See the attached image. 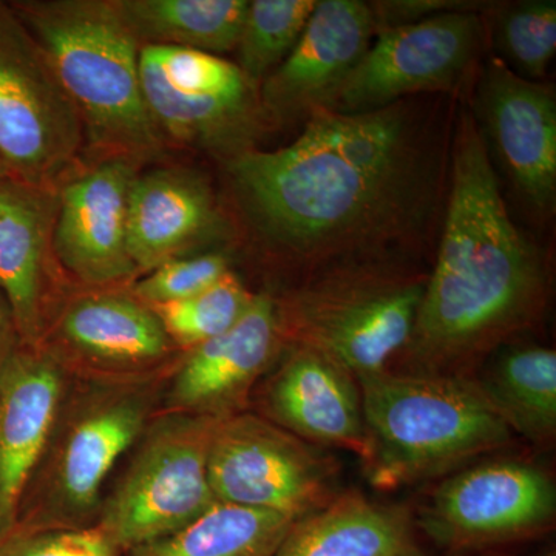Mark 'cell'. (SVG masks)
Listing matches in <instances>:
<instances>
[{
    "label": "cell",
    "mask_w": 556,
    "mask_h": 556,
    "mask_svg": "<svg viewBox=\"0 0 556 556\" xmlns=\"http://www.w3.org/2000/svg\"><path fill=\"white\" fill-rule=\"evenodd\" d=\"M402 102L375 112L320 110L287 148L248 150L230 175L260 232L292 257L356 265L415 236L439 186V153Z\"/></svg>",
    "instance_id": "obj_1"
},
{
    "label": "cell",
    "mask_w": 556,
    "mask_h": 556,
    "mask_svg": "<svg viewBox=\"0 0 556 556\" xmlns=\"http://www.w3.org/2000/svg\"><path fill=\"white\" fill-rule=\"evenodd\" d=\"M548 280L540 252L519 232L501 195L481 130L463 110L437 265L394 371L475 376L489 354L535 324Z\"/></svg>",
    "instance_id": "obj_2"
},
{
    "label": "cell",
    "mask_w": 556,
    "mask_h": 556,
    "mask_svg": "<svg viewBox=\"0 0 556 556\" xmlns=\"http://www.w3.org/2000/svg\"><path fill=\"white\" fill-rule=\"evenodd\" d=\"M357 382L368 439L364 466L376 489L455 473L514 441L477 376L387 369Z\"/></svg>",
    "instance_id": "obj_3"
},
{
    "label": "cell",
    "mask_w": 556,
    "mask_h": 556,
    "mask_svg": "<svg viewBox=\"0 0 556 556\" xmlns=\"http://www.w3.org/2000/svg\"><path fill=\"white\" fill-rule=\"evenodd\" d=\"M97 144L149 153L161 134L150 118L141 76V43L115 2L53 0L10 3Z\"/></svg>",
    "instance_id": "obj_4"
},
{
    "label": "cell",
    "mask_w": 556,
    "mask_h": 556,
    "mask_svg": "<svg viewBox=\"0 0 556 556\" xmlns=\"http://www.w3.org/2000/svg\"><path fill=\"white\" fill-rule=\"evenodd\" d=\"M426 281L380 263L313 274L276 300L285 345L317 351L356 379L387 371L412 338Z\"/></svg>",
    "instance_id": "obj_5"
},
{
    "label": "cell",
    "mask_w": 556,
    "mask_h": 556,
    "mask_svg": "<svg viewBox=\"0 0 556 556\" xmlns=\"http://www.w3.org/2000/svg\"><path fill=\"white\" fill-rule=\"evenodd\" d=\"M325 450L263 416L239 413L217 420L212 431L208 484L217 503L298 521L342 492L339 463Z\"/></svg>",
    "instance_id": "obj_6"
},
{
    "label": "cell",
    "mask_w": 556,
    "mask_h": 556,
    "mask_svg": "<svg viewBox=\"0 0 556 556\" xmlns=\"http://www.w3.org/2000/svg\"><path fill=\"white\" fill-rule=\"evenodd\" d=\"M555 519L554 479L538 464L517 457L450 473L415 515L419 532L455 554L536 540L554 529Z\"/></svg>",
    "instance_id": "obj_7"
},
{
    "label": "cell",
    "mask_w": 556,
    "mask_h": 556,
    "mask_svg": "<svg viewBox=\"0 0 556 556\" xmlns=\"http://www.w3.org/2000/svg\"><path fill=\"white\" fill-rule=\"evenodd\" d=\"M83 130L38 43L0 3V166L16 181L47 189L78 155Z\"/></svg>",
    "instance_id": "obj_8"
},
{
    "label": "cell",
    "mask_w": 556,
    "mask_h": 556,
    "mask_svg": "<svg viewBox=\"0 0 556 556\" xmlns=\"http://www.w3.org/2000/svg\"><path fill=\"white\" fill-rule=\"evenodd\" d=\"M217 420L172 417L150 434L100 522L121 552L178 532L217 503L207 477L208 442Z\"/></svg>",
    "instance_id": "obj_9"
},
{
    "label": "cell",
    "mask_w": 556,
    "mask_h": 556,
    "mask_svg": "<svg viewBox=\"0 0 556 556\" xmlns=\"http://www.w3.org/2000/svg\"><path fill=\"white\" fill-rule=\"evenodd\" d=\"M484 24L477 11L383 28L329 102L328 112H375L402 98L452 90L477 61Z\"/></svg>",
    "instance_id": "obj_10"
},
{
    "label": "cell",
    "mask_w": 556,
    "mask_h": 556,
    "mask_svg": "<svg viewBox=\"0 0 556 556\" xmlns=\"http://www.w3.org/2000/svg\"><path fill=\"white\" fill-rule=\"evenodd\" d=\"M142 94L156 129L190 144H225L247 130L252 83L239 65L206 51L142 46Z\"/></svg>",
    "instance_id": "obj_11"
},
{
    "label": "cell",
    "mask_w": 556,
    "mask_h": 556,
    "mask_svg": "<svg viewBox=\"0 0 556 556\" xmlns=\"http://www.w3.org/2000/svg\"><path fill=\"white\" fill-rule=\"evenodd\" d=\"M477 118L508 178L527 203L551 211L556 197L554 87L515 75L495 60L479 80Z\"/></svg>",
    "instance_id": "obj_12"
},
{
    "label": "cell",
    "mask_w": 556,
    "mask_h": 556,
    "mask_svg": "<svg viewBox=\"0 0 556 556\" xmlns=\"http://www.w3.org/2000/svg\"><path fill=\"white\" fill-rule=\"evenodd\" d=\"M378 33L369 3L320 0L287 60L266 78L263 105L277 118L327 110Z\"/></svg>",
    "instance_id": "obj_13"
},
{
    "label": "cell",
    "mask_w": 556,
    "mask_h": 556,
    "mask_svg": "<svg viewBox=\"0 0 556 556\" xmlns=\"http://www.w3.org/2000/svg\"><path fill=\"white\" fill-rule=\"evenodd\" d=\"M61 368L17 343L0 364V540L16 529L25 493L60 413Z\"/></svg>",
    "instance_id": "obj_14"
},
{
    "label": "cell",
    "mask_w": 556,
    "mask_h": 556,
    "mask_svg": "<svg viewBox=\"0 0 556 556\" xmlns=\"http://www.w3.org/2000/svg\"><path fill=\"white\" fill-rule=\"evenodd\" d=\"M285 357L263 393V416L321 448L368 455L367 428L357 379L334 361L298 345Z\"/></svg>",
    "instance_id": "obj_15"
},
{
    "label": "cell",
    "mask_w": 556,
    "mask_h": 556,
    "mask_svg": "<svg viewBox=\"0 0 556 556\" xmlns=\"http://www.w3.org/2000/svg\"><path fill=\"white\" fill-rule=\"evenodd\" d=\"M135 170L110 160L62 189L51 247L62 265L91 285L113 283L137 273L127 244V207Z\"/></svg>",
    "instance_id": "obj_16"
},
{
    "label": "cell",
    "mask_w": 556,
    "mask_h": 556,
    "mask_svg": "<svg viewBox=\"0 0 556 556\" xmlns=\"http://www.w3.org/2000/svg\"><path fill=\"white\" fill-rule=\"evenodd\" d=\"M283 348L276 299L255 294L229 331L193 348L175 378L172 404L211 419L239 415L252 388Z\"/></svg>",
    "instance_id": "obj_17"
},
{
    "label": "cell",
    "mask_w": 556,
    "mask_h": 556,
    "mask_svg": "<svg viewBox=\"0 0 556 556\" xmlns=\"http://www.w3.org/2000/svg\"><path fill=\"white\" fill-rule=\"evenodd\" d=\"M54 215L49 189L0 179V292L21 345L39 346L46 328Z\"/></svg>",
    "instance_id": "obj_18"
},
{
    "label": "cell",
    "mask_w": 556,
    "mask_h": 556,
    "mask_svg": "<svg viewBox=\"0 0 556 556\" xmlns=\"http://www.w3.org/2000/svg\"><path fill=\"white\" fill-rule=\"evenodd\" d=\"M424 554L415 511L358 490L298 519L274 556H413Z\"/></svg>",
    "instance_id": "obj_19"
},
{
    "label": "cell",
    "mask_w": 556,
    "mask_h": 556,
    "mask_svg": "<svg viewBox=\"0 0 556 556\" xmlns=\"http://www.w3.org/2000/svg\"><path fill=\"white\" fill-rule=\"evenodd\" d=\"M211 192L188 172L135 177L127 207V244L137 270L155 269L217 225Z\"/></svg>",
    "instance_id": "obj_20"
},
{
    "label": "cell",
    "mask_w": 556,
    "mask_h": 556,
    "mask_svg": "<svg viewBox=\"0 0 556 556\" xmlns=\"http://www.w3.org/2000/svg\"><path fill=\"white\" fill-rule=\"evenodd\" d=\"M144 422V402L134 396L113 399L80 417L58 463L56 490L65 514L60 527H80L78 519L94 507L110 471Z\"/></svg>",
    "instance_id": "obj_21"
},
{
    "label": "cell",
    "mask_w": 556,
    "mask_h": 556,
    "mask_svg": "<svg viewBox=\"0 0 556 556\" xmlns=\"http://www.w3.org/2000/svg\"><path fill=\"white\" fill-rule=\"evenodd\" d=\"M60 336L94 364L139 367L169 353L170 339L152 309L124 295H87L62 314Z\"/></svg>",
    "instance_id": "obj_22"
},
{
    "label": "cell",
    "mask_w": 556,
    "mask_h": 556,
    "mask_svg": "<svg viewBox=\"0 0 556 556\" xmlns=\"http://www.w3.org/2000/svg\"><path fill=\"white\" fill-rule=\"evenodd\" d=\"M477 378L514 434L538 447L556 438V353L541 345L503 346Z\"/></svg>",
    "instance_id": "obj_23"
},
{
    "label": "cell",
    "mask_w": 556,
    "mask_h": 556,
    "mask_svg": "<svg viewBox=\"0 0 556 556\" xmlns=\"http://www.w3.org/2000/svg\"><path fill=\"white\" fill-rule=\"evenodd\" d=\"M121 17L144 46L225 53L237 49L248 0H119Z\"/></svg>",
    "instance_id": "obj_24"
},
{
    "label": "cell",
    "mask_w": 556,
    "mask_h": 556,
    "mask_svg": "<svg viewBox=\"0 0 556 556\" xmlns=\"http://www.w3.org/2000/svg\"><path fill=\"white\" fill-rule=\"evenodd\" d=\"M295 519L215 503L178 532L127 552L129 556H274Z\"/></svg>",
    "instance_id": "obj_25"
},
{
    "label": "cell",
    "mask_w": 556,
    "mask_h": 556,
    "mask_svg": "<svg viewBox=\"0 0 556 556\" xmlns=\"http://www.w3.org/2000/svg\"><path fill=\"white\" fill-rule=\"evenodd\" d=\"M317 0H252L237 50L239 68L252 84L268 78L298 46Z\"/></svg>",
    "instance_id": "obj_26"
},
{
    "label": "cell",
    "mask_w": 556,
    "mask_h": 556,
    "mask_svg": "<svg viewBox=\"0 0 556 556\" xmlns=\"http://www.w3.org/2000/svg\"><path fill=\"white\" fill-rule=\"evenodd\" d=\"M254 298L229 270L199 294L149 308L159 317L170 342L193 350L229 331L244 316Z\"/></svg>",
    "instance_id": "obj_27"
},
{
    "label": "cell",
    "mask_w": 556,
    "mask_h": 556,
    "mask_svg": "<svg viewBox=\"0 0 556 556\" xmlns=\"http://www.w3.org/2000/svg\"><path fill=\"white\" fill-rule=\"evenodd\" d=\"M497 61L515 75L538 80L547 73L556 51V3L532 0L500 11L493 25Z\"/></svg>",
    "instance_id": "obj_28"
},
{
    "label": "cell",
    "mask_w": 556,
    "mask_h": 556,
    "mask_svg": "<svg viewBox=\"0 0 556 556\" xmlns=\"http://www.w3.org/2000/svg\"><path fill=\"white\" fill-rule=\"evenodd\" d=\"M112 538L94 527H16L0 540V556H119Z\"/></svg>",
    "instance_id": "obj_29"
},
{
    "label": "cell",
    "mask_w": 556,
    "mask_h": 556,
    "mask_svg": "<svg viewBox=\"0 0 556 556\" xmlns=\"http://www.w3.org/2000/svg\"><path fill=\"white\" fill-rule=\"evenodd\" d=\"M229 270L228 258L218 254L167 260L139 281L135 295L148 306L177 302L217 283Z\"/></svg>",
    "instance_id": "obj_30"
},
{
    "label": "cell",
    "mask_w": 556,
    "mask_h": 556,
    "mask_svg": "<svg viewBox=\"0 0 556 556\" xmlns=\"http://www.w3.org/2000/svg\"><path fill=\"white\" fill-rule=\"evenodd\" d=\"M20 343L17 339L16 328H14L13 316L9 303L0 292V364L5 361L11 350Z\"/></svg>",
    "instance_id": "obj_31"
},
{
    "label": "cell",
    "mask_w": 556,
    "mask_h": 556,
    "mask_svg": "<svg viewBox=\"0 0 556 556\" xmlns=\"http://www.w3.org/2000/svg\"><path fill=\"white\" fill-rule=\"evenodd\" d=\"M3 178H10L9 175H7V172L3 170V167L0 166V179H3Z\"/></svg>",
    "instance_id": "obj_32"
},
{
    "label": "cell",
    "mask_w": 556,
    "mask_h": 556,
    "mask_svg": "<svg viewBox=\"0 0 556 556\" xmlns=\"http://www.w3.org/2000/svg\"><path fill=\"white\" fill-rule=\"evenodd\" d=\"M543 556H556V555H555V552H548V554L543 555Z\"/></svg>",
    "instance_id": "obj_33"
},
{
    "label": "cell",
    "mask_w": 556,
    "mask_h": 556,
    "mask_svg": "<svg viewBox=\"0 0 556 556\" xmlns=\"http://www.w3.org/2000/svg\"><path fill=\"white\" fill-rule=\"evenodd\" d=\"M413 556H428L426 554L413 555Z\"/></svg>",
    "instance_id": "obj_34"
}]
</instances>
